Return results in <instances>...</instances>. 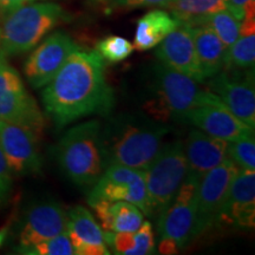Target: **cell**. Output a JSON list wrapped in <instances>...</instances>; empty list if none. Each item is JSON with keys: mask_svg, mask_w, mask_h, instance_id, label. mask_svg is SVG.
Here are the masks:
<instances>
[{"mask_svg": "<svg viewBox=\"0 0 255 255\" xmlns=\"http://www.w3.org/2000/svg\"><path fill=\"white\" fill-rule=\"evenodd\" d=\"M104 69V60L96 51L78 47L44 87V109L57 129L91 115L110 114L115 95Z\"/></svg>", "mask_w": 255, "mask_h": 255, "instance_id": "1", "label": "cell"}, {"mask_svg": "<svg viewBox=\"0 0 255 255\" xmlns=\"http://www.w3.org/2000/svg\"><path fill=\"white\" fill-rule=\"evenodd\" d=\"M169 131L167 123L144 114L111 117L102 127L101 133L105 165L119 164L144 170L157 155Z\"/></svg>", "mask_w": 255, "mask_h": 255, "instance_id": "2", "label": "cell"}, {"mask_svg": "<svg viewBox=\"0 0 255 255\" xmlns=\"http://www.w3.org/2000/svg\"><path fill=\"white\" fill-rule=\"evenodd\" d=\"M101 133L100 121H85L64 133L55 148V158L62 173L84 190L94 187L107 167Z\"/></svg>", "mask_w": 255, "mask_h": 255, "instance_id": "3", "label": "cell"}, {"mask_svg": "<svg viewBox=\"0 0 255 255\" xmlns=\"http://www.w3.org/2000/svg\"><path fill=\"white\" fill-rule=\"evenodd\" d=\"M200 94L197 82L158 62L149 75L145 115L163 123L184 122L187 114L199 103Z\"/></svg>", "mask_w": 255, "mask_h": 255, "instance_id": "4", "label": "cell"}, {"mask_svg": "<svg viewBox=\"0 0 255 255\" xmlns=\"http://www.w3.org/2000/svg\"><path fill=\"white\" fill-rule=\"evenodd\" d=\"M69 14L53 2H28L9 12L0 30V52L4 58L27 52Z\"/></svg>", "mask_w": 255, "mask_h": 255, "instance_id": "5", "label": "cell"}, {"mask_svg": "<svg viewBox=\"0 0 255 255\" xmlns=\"http://www.w3.org/2000/svg\"><path fill=\"white\" fill-rule=\"evenodd\" d=\"M187 171L183 142L162 144L151 163L143 170L150 218H158L171 205Z\"/></svg>", "mask_w": 255, "mask_h": 255, "instance_id": "6", "label": "cell"}, {"mask_svg": "<svg viewBox=\"0 0 255 255\" xmlns=\"http://www.w3.org/2000/svg\"><path fill=\"white\" fill-rule=\"evenodd\" d=\"M199 178L187 175L171 205L158 216V251L175 254L196 238V191Z\"/></svg>", "mask_w": 255, "mask_h": 255, "instance_id": "7", "label": "cell"}, {"mask_svg": "<svg viewBox=\"0 0 255 255\" xmlns=\"http://www.w3.org/2000/svg\"><path fill=\"white\" fill-rule=\"evenodd\" d=\"M0 120L28 128L38 136L45 127L37 102L26 90L17 70L5 58L0 60Z\"/></svg>", "mask_w": 255, "mask_h": 255, "instance_id": "8", "label": "cell"}, {"mask_svg": "<svg viewBox=\"0 0 255 255\" xmlns=\"http://www.w3.org/2000/svg\"><path fill=\"white\" fill-rule=\"evenodd\" d=\"M100 200L127 201L138 207L144 215L150 216L144 174L141 169L119 164L105 167L88 195L89 205Z\"/></svg>", "mask_w": 255, "mask_h": 255, "instance_id": "9", "label": "cell"}, {"mask_svg": "<svg viewBox=\"0 0 255 255\" xmlns=\"http://www.w3.org/2000/svg\"><path fill=\"white\" fill-rule=\"evenodd\" d=\"M184 122L193 124L207 135L228 142L254 133V128L238 119L209 90H201L199 103L187 114Z\"/></svg>", "mask_w": 255, "mask_h": 255, "instance_id": "10", "label": "cell"}, {"mask_svg": "<svg viewBox=\"0 0 255 255\" xmlns=\"http://www.w3.org/2000/svg\"><path fill=\"white\" fill-rule=\"evenodd\" d=\"M239 169L231 158H226L200 178L196 191V237L218 223L229 186Z\"/></svg>", "mask_w": 255, "mask_h": 255, "instance_id": "11", "label": "cell"}, {"mask_svg": "<svg viewBox=\"0 0 255 255\" xmlns=\"http://www.w3.org/2000/svg\"><path fill=\"white\" fill-rule=\"evenodd\" d=\"M207 81L209 91L218 96L238 119L255 127L254 70L222 69Z\"/></svg>", "mask_w": 255, "mask_h": 255, "instance_id": "12", "label": "cell"}, {"mask_svg": "<svg viewBox=\"0 0 255 255\" xmlns=\"http://www.w3.org/2000/svg\"><path fill=\"white\" fill-rule=\"evenodd\" d=\"M39 136L28 128L0 120V149L12 174L17 176L39 175L43 168L39 150Z\"/></svg>", "mask_w": 255, "mask_h": 255, "instance_id": "13", "label": "cell"}, {"mask_svg": "<svg viewBox=\"0 0 255 255\" xmlns=\"http://www.w3.org/2000/svg\"><path fill=\"white\" fill-rule=\"evenodd\" d=\"M78 45L65 32H55L46 38L28 57L24 73L32 88H44L62 69Z\"/></svg>", "mask_w": 255, "mask_h": 255, "instance_id": "14", "label": "cell"}, {"mask_svg": "<svg viewBox=\"0 0 255 255\" xmlns=\"http://www.w3.org/2000/svg\"><path fill=\"white\" fill-rule=\"evenodd\" d=\"M68 212L57 201L49 199L33 203L25 213L19 229V246L45 241L65 231Z\"/></svg>", "mask_w": 255, "mask_h": 255, "instance_id": "15", "label": "cell"}, {"mask_svg": "<svg viewBox=\"0 0 255 255\" xmlns=\"http://www.w3.org/2000/svg\"><path fill=\"white\" fill-rule=\"evenodd\" d=\"M157 46L155 55L159 62L183 73L197 83L205 82L199 65L189 24L180 23Z\"/></svg>", "mask_w": 255, "mask_h": 255, "instance_id": "16", "label": "cell"}, {"mask_svg": "<svg viewBox=\"0 0 255 255\" xmlns=\"http://www.w3.org/2000/svg\"><path fill=\"white\" fill-rule=\"evenodd\" d=\"M255 170L239 169L229 186L218 223L254 227Z\"/></svg>", "mask_w": 255, "mask_h": 255, "instance_id": "17", "label": "cell"}, {"mask_svg": "<svg viewBox=\"0 0 255 255\" xmlns=\"http://www.w3.org/2000/svg\"><path fill=\"white\" fill-rule=\"evenodd\" d=\"M183 144L188 165L187 175L199 180L228 158V141L207 135L199 129L191 130Z\"/></svg>", "mask_w": 255, "mask_h": 255, "instance_id": "18", "label": "cell"}, {"mask_svg": "<svg viewBox=\"0 0 255 255\" xmlns=\"http://www.w3.org/2000/svg\"><path fill=\"white\" fill-rule=\"evenodd\" d=\"M90 206L100 219L103 231L136 232L144 221L142 210L127 201L100 200Z\"/></svg>", "mask_w": 255, "mask_h": 255, "instance_id": "19", "label": "cell"}, {"mask_svg": "<svg viewBox=\"0 0 255 255\" xmlns=\"http://www.w3.org/2000/svg\"><path fill=\"white\" fill-rule=\"evenodd\" d=\"M190 26L199 65L206 82L223 69L226 47L208 25L197 24Z\"/></svg>", "mask_w": 255, "mask_h": 255, "instance_id": "20", "label": "cell"}, {"mask_svg": "<svg viewBox=\"0 0 255 255\" xmlns=\"http://www.w3.org/2000/svg\"><path fill=\"white\" fill-rule=\"evenodd\" d=\"M180 21L163 9H152L137 23L133 47L138 51L154 49L174 31Z\"/></svg>", "mask_w": 255, "mask_h": 255, "instance_id": "21", "label": "cell"}, {"mask_svg": "<svg viewBox=\"0 0 255 255\" xmlns=\"http://www.w3.org/2000/svg\"><path fill=\"white\" fill-rule=\"evenodd\" d=\"M65 229L73 248L82 245L105 244L103 229L100 227L90 210L83 206H76L69 210Z\"/></svg>", "mask_w": 255, "mask_h": 255, "instance_id": "22", "label": "cell"}, {"mask_svg": "<svg viewBox=\"0 0 255 255\" xmlns=\"http://www.w3.org/2000/svg\"><path fill=\"white\" fill-rule=\"evenodd\" d=\"M180 23L194 25L201 19L226 9L225 0H173L167 6Z\"/></svg>", "mask_w": 255, "mask_h": 255, "instance_id": "23", "label": "cell"}, {"mask_svg": "<svg viewBox=\"0 0 255 255\" xmlns=\"http://www.w3.org/2000/svg\"><path fill=\"white\" fill-rule=\"evenodd\" d=\"M255 34L240 36L226 50L223 69L254 70Z\"/></svg>", "mask_w": 255, "mask_h": 255, "instance_id": "24", "label": "cell"}, {"mask_svg": "<svg viewBox=\"0 0 255 255\" xmlns=\"http://www.w3.org/2000/svg\"><path fill=\"white\" fill-rule=\"evenodd\" d=\"M205 24L215 32L219 39L222 41L226 50L235 43V40L240 37V21L234 18L231 12L227 9L216 12L208 17L201 19L194 25Z\"/></svg>", "mask_w": 255, "mask_h": 255, "instance_id": "25", "label": "cell"}, {"mask_svg": "<svg viewBox=\"0 0 255 255\" xmlns=\"http://www.w3.org/2000/svg\"><path fill=\"white\" fill-rule=\"evenodd\" d=\"M17 251L21 254L28 255H75V248L66 229L56 237L38 242L36 245L26 247L19 246Z\"/></svg>", "mask_w": 255, "mask_h": 255, "instance_id": "26", "label": "cell"}, {"mask_svg": "<svg viewBox=\"0 0 255 255\" xmlns=\"http://www.w3.org/2000/svg\"><path fill=\"white\" fill-rule=\"evenodd\" d=\"M131 41L120 36H109L101 39L96 44V52L103 58L104 62L116 64L130 57L133 52Z\"/></svg>", "mask_w": 255, "mask_h": 255, "instance_id": "27", "label": "cell"}, {"mask_svg": "<svg viewBox=\"0 0 255 255\" xmlns=\"http://www.w3.org/2000/svg\"><path fill=\"white\" fill-rule=\"evenodd\" d=\"M227 156L240 169L255 170L254 133L228 142Z\"/></svg>", "mask_w": 255, "mask_h": 255, "instance_id": "28", "label": "cell"}, {"mask_svg": "<svg viewBox=\"0 0 255 255\" xmlns=\"http://www.w3.org/2000/svg\"><path fill=\"white\" fill-rule=\"evenodd\" d=\"M135 240L136 244L131 252V255H146L155 253V233L150 221H143L141 227L135 232Z\"/></svg>", "mask_w": 255, "mask_h": 255, "instance_id": "29", "label": "cell"}, {"mask_svg": "<svg viewBox=\"0 0 255 255\" xmlns=\"http://www.w3.org/2000/svg\"><path fill=\"white\" fill-rule=\"evenodd\" d=\"M13 190V174L0 149V207L5 206Z\"/></svg>", "mask_w": 255, "mask_h": 255, "instance_id": "30", "label": "cell"}, {"mask_svg": "<svg viewBox=\"0 0 255 255\" xmlns=\"http://www.w3.org/2000/svg\"><path fill=\"white\" fill-rule=\"evenodd\" d=\"M171 1L173 0H113L111 5L124 9H135L141 7H152V6L167 7Z\"/></svg>", "mask_w": 255, "mask_h": 255, "instance_id": "31", "label": "cell"}, {"mask_svg": "<svg viewBox=\"0 0 255 255\" xmlns=\"http://www.w3.org/2000/svg\"><path fill=\"white\" fill-rule=\"evenodd\" d=\"M75 254L77 255H108L110 250L105 244L100 245H82L75 248Z\"/></svg>", "mask_w": 255, "mask_h": 255, "instance_id": "32", "label": "cell"}, {"mask_svg": "<svg viewBox=\"0 0 255 255\" xmlns=\"http://www.w3.org/2000/svg\"><path fill=\"white\" fill-rule=\"evenodd\" d=\"M251 1L255 0H225L226 9L231 12L237 20L241 21L244 19V7Z\"/></svg>", "mask_w": 255, "mask_h": 255, "instance_id": "33", "label": "cell"}, {"mask_svg": "<svg viewBox=\"0 0 255 255\" xmlns=\"http://www.w3.org/2000/svg\"><path fill=\"white\" fill-rule=\"evenodd\" d=\"M34 1V0H0V11L2 12H9L14 11L28 2Z\"/></svg>", "mask_w": 255, "mask_h": 255, "instance_id": "34", "label": "cell"}, {"mask_svg": "<svg viewBox=\"0 0 255 255\" xmlns=\"http://www.w3.org/2000/svg\"><path fill=\"white\" fill-rule=\"evenodd\" d=\"M7 234H8V231L7 228H1L0 229V247L4 245V242L6 241V238H7Z\"/></svg>", "mask_w": 255, "mask_h": 255, "instance_id": "35", "label": "cell"}, {"mask_svg": "<svg viewBox=\"0 0 255 255\" xmlns=\"http://www.w3.org/2000/svg\"><path fill=\"white\" fill-rule=\"evenodd\" d=\"M100 1H104V2H110V4H111V2H113V0H100Z\"/></svg>", "mask_w": 255, "mask_h": 255, "instance_id": "36", "label": "cell"}, {"mask_svg": "<svg viewBox=\"0 0 255 255\" xmlns=\"http://www.w3.org/2000/svg\"><path fill=\"white\" fill-rule=\"evenodd\" d=\"M1 59H4V57H2V55H1V52H0V60Z\"/></svg>", "mask_w": 255, "mask_h": 255, "instance_id": "37", "label": "cell"}]
</instances>
